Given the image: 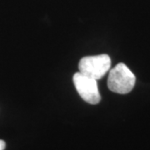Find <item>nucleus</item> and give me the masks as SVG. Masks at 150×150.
Segmentation results:
<instances>
[{"label": "nucleus", "instance_id": "f03ea898", "mask_svg": "<svg viewBox=\"0 0 150 150\" xmlns=\"http://www.w3.org/2000/svg\"><path fill=\"white\" fill-rule=\"evenodd\" d=\"M111 67V59L108 54L87 56L80 59L79 73L95 80L102 79Z\"/></svg>", "mask_w": 150, "mask_h": 150}, {"label": "nucleus", "instance_id": "7ed1b4c3", "mask_svg": "<svg viewBox=\"0 0 150 150\" xmlns=\"http://www.w3.org/2000/svg\"><path fill=\"white\" fill-rule=\"evenodd\" d=\"M73 81L76 90L85 102L90 104H97L100 102L101 96L98 91L97 80L79 72L74 74Z\"/></svg>", "mask_w": 150, "mask_h": 150}, {"label": "nucleus", "instance_id": "20e7f679", "mask_svg": "<svg viewBox=\"0 0 150 150\" xmlns=\"http://www.w3.org/2000/svg\"><path fill=\"white\" fill-rule=\"evenodd\" d=\"M5 142L4 140L0 139V150H4L5 149Z\"/></svg>", "mask_w": 150, "mask_h": 150}, {"label": "nucleus", "instance_id": "f257e3e1", "mask_svg": "<svg viewBox=\"0 0 150 150\" xmlns=\"http://www.w3.org/2000/svg\"><path fill=\"white\" fill-rule=\"evenodd\" d=\"M136 82L135 75L123 63H119L110 70L108 87L113 93L126 94L132 91Z\"/></svg>", "mask_w": 150, "mask_h": 150}]
</instances>
